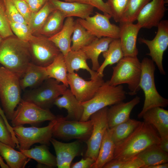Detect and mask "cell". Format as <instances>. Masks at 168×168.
<instances>
[{
  "instance_id": "cell-1",
  "label": "cell",
  "mask_w": 168,
  "mask_h": 168,
  "mask_svg": "<svg viewBox=\"0 0 168 168\" xmlns=\"http://www.w3.org/2000/svg\"><path fill=\"white\" fill-rule=\"evenodd\" d=\"M160 140V136L155 128L142 122L128 137L115 145L114 159L127 160L148 147L158 144Z\"/></svg>"
},
{
  "instance_id": "cell-2",
  "label": "cell",
  "mask_w": 168,
  "mask_h": 168,
  "mask_svg": "<svg viewBox=\"0 0 168 168\" xmlns=\"http://www.w3.org/2000/svg\"><path fill=\"white\" fill-rule=\"evenodd\" d=\"M31 62L28 42L14 35L4 39L0 44V63L20 78Z\"/></svg>"
},
{
  "instance_id": "cell-3",
  "label": "cell",
  "mask_w": 168,
  "mask_h": 168,
  "mask_svg": "<svg viewBox=\"0 0 168 168\" xmlns=\"http://www.w3.org/2000/svg\"><path fill=\"white\" fill-rule=\"evenodd\" d=\"M112 68L109 84L114 86L126 84L129 94H136L141 89L139 83L142 73L141 63L137 57H124Z\"/></svg>"
},
{
  "instance_id": "cell-4",
  "label": "cell",
  "mask_w": 168,
  "mask_h": 168,
  "mask_svg": "<svg viewBox=\"0 0 168 168\" xmlns=\"http://www.w3.org/2000/svg\"><path fill=\"white\" fill-rule=\"evenodd\" d=\"M20 77L3 66H0V99L7 119L11 120L21 102Z\"/></svg>"
},
{
  "instance_id": "cell-5",
  "label": "cell",
  "mask_w": 168,
  "mask_h": 168,
  "mask_svg": "<svg viewBox=\"0 0 168 168\" xmlns=\"http://www.w3.org/2000/svg\"><path fill=\"white\" fill-rule=\"evenodd\" d=\"M126 95L122 85L114 86L110 85L108 81L104 82L92 98L82 103L84 112L80 121H87L92 114L100 109L123 101Z\"/></svg>"
},
{
  "instance_id": "cell-6",
  "label": "cell",
  "mask_w": 168,
  "mask_h": 168,
  "mask_svg": "<svg viewBox=\"0 0 168 168\" xmlns=\"http://www.w3.org/2000/svg\"><path fill=\"white\" fill-rule=\"evenodd\" d=\"M142 73L139 86L144 92L145 100L143 108L138 115L142 118L148 110L156 107H164L168 105V100L162 96L156 87L154 73L155 66L153 61L148 58H144L141 62Z\"/></svg>"
},
{
  "instance_id": "cell-7",
  "label": "cell",
  "mask_w": 168,
  "mask_h": 168,
  "mask_svg": "<svg viewBox=\"0 0 168 168\" xmlns=\"http://www.w3.org/2000/svg\"><path fill=\"white\" fill-rule=\"evenodd\" d=\"M52 78H48L39 86L28 91L22 99L32 103L44 109H49L56 99L62 95L68 87Z\"/></svg>"
},
{
  "instance_id": "cell-8",
  "label": "cell",
  "mask_w": 168,
  "mask_h": 168,
  "mask_svg": "<svg viewBox=\"0 0 168 168\" xmlns=\"http://www.w3.org/2000/svg\"><path fill=\"white\" fill-rule=\"evenodd\" d=\"M58 119L50 121L43 127H25L23 125L13 127V129L19 145V149H28L33 144L39 143L49 146L53 137L54 127Z\"/></svg>"
},
{
  "instance_id": "cell-9",
  "label": "cell",
  "mask_w": 168,
  "mask_h": 168,
  "mask_svg": "<svg viewBox=\"0 0 168 168\" xmlns=\"http://www.w3.org/2000/svg\"><path fill=\"white\" fill-rule=\"evenodd\" d=\"M58 118L53 137L64 140L74 139L85 142L90 137L93 127L91 119L86 121L69 120L60 115L58 116Z\"/></svg>"
},
{
  "instance_id": "cell-10",
  "label": "cell",
  "mask_w": 168,
  "mask_h": 168,
  "mask_svg": "<svg viewBox=\"0 0 168 168\" xmlns=\"http://www.w3.org/2000/svg\"><path fill=\"white\" fill-rule=\"evenodd\" d=\"M49 109H44L35 104L21 100L11 120L12 127L25 124H35L56 119Z\"/></svg>"
},
{
  "instance_id": "cell-11",
  "label": "cell",
  "mask_w": 168,
  "mask_h": 168,
  "mask_svg": "<svg viewBox=\"0 0 168 168\" xmlns=\"http://www.w3.org/2000/svg\"><path fill=\"white\" fill-rule=\"evenodd\" d=\"M111 17L109 14H102L96 12L93 16H89L85 19L79 18L76 20L96 38H119L120 27L110 23V19Z\"/></svg>"
},
{
  "instance_id": "cell-12",
  "label": "cell",
  "mask_w": 168,
  "mask_h": 168,
  "mask_svg": "<svg viewBox=\"0 0 168 168\" xmlns=\"http://www.w3.org/2000/svg\"><path fill=\"white\" fill-rule=\"evenodd\" d=\"M28 42L31 62L40 66L47 67L61 53L49 38L42 35H36Z\"/></svg>"
},
{
  "instance_id": "cell-13",
  "label": "cell",
  "mask_w": 168,
  "mask_h": 168,
  "mask_svg": "<svg viewBox=\"0 0 168 168\" xmlns=\"http://www.w3.org/2000/svg\"><path fill=\"white\" fill-rule=\"evenodd\" d=\"M157 27V32L152 40L140 38L138 40L147 46L149 53L147 54L155 63L160 73L164 75L166 72L163 67L162 60L164 53L168 46V20L161 21Z\"/></svg>"
},
{
  "instance_id": "cell-14",
  "label": "cell",
  "mask_w": 168,
  "mask_h": 168,
  "mask_svg": "<svg viewBox=\"0 0 168 168\" xmlns=\"http://www.w3.org/2000/svg\"><path fill=\"white\" fill-rule=\"evenodd\" d=\"M107 107L92 114L90 119L93 122L91 135L86 142L87 146L85 157L96 160L104 134L108 128L107 118Z\"/></svg>"
},
{
  "instance_id": "cell-15",
  "label": "cell",
  "mask_w": 168,
  "mask_h": 168,
  "mask_svg": "<svg viewBox=\"0 0 168 168\" xmlns=\"http://www.w3.org/2000/svg\"><path fill=\"white\" fill-rule=\"evenodd\" d=\"M67 81L72 92L81 103L92 98L105 82L101 77L96 80L86 81L75 72L68 73Z\"/></svg>"
},
{
  "instance_id": "cell-16",
  "label": "cell",
  "mask_w": 168,
  "mask_h": 168,
  "mask_svg": "<svg viewBox=\"0 0 168 168\" xmlns=\"http://www.w3.org/2000/svg\"><path fill=\"white\" fill-rule=\"evenodd\" d=\"M166 0H151L139 13L136 19L141 28L157 27L164 16Z\"/></svg>"
},
{
  "instance_id": "cell-17",
  "label": "cell",
  "mask_w": 168,
  "mask_h": 168,
  "mask_svg": "<svg viewBox=\"0 0 168 168\" xmlns=\"http://www.w3.org/2000/svg\"><path fill=\"white\" fill-rule=\"evenodd\" d=\"M80 142L77 140L70 143H63L52 138L50 143L55 152L58 168H70L74 158L80 154L81 147Z\"/></svg>"
},
{
  "instance_id": "cell-18",
  "label": "cell",
  "mask_w": 168,
  "mask_h": 168,
  "mask_svg": "<svg viewBox=\"0 0 168 168\" xmlns=\"http://www.w3.org/2000/svg\"><path fill=\"white\" fill-rule=\"evenodd\" d=\"M119 39L124 57H137L138 51L136 43L141 28L137 23L120 22Z\"/></svg>"
},
{
  "instance_id": "cell-19",
  "label": "cell",
  "mask_w": 168,
  "mask_h": 168,
  "mask_svg": "<svg viewBox=\"0 0 168 168\" xmlns=\"http://www.w3.org/2000/svg\"><path fill=\"white\" fill-rule=\"evenodd\" d=\"M140 101V97L136 96L130 101L126 102L122 101L108 108L107 118L108 128H112L128 120L130 118L132 110Z\"/></svg>"
},
{
  "instance_id": "cell-20",
  "label": "cell",
  "mask_w": 168,
  "mask_h": 168,
  "mask_svg": "<svg viewBox=\"0 0 168 168\" xmlns=\"http://www.w3.org/2000/svg\"><path fill=\"white\" fill-rule=\"evenodd\" d=\"M61 97L55 100L54 105L59 109L64 108L68 112L65 119L69 120L80 121L84 112L82 103L68 89Z\"/></svg>"
},
{
  "instance_id": "cell-21",
  "label": "cell",
  "mask_w": 168,
  "mask_h": 168,
  "mask_svg": "<svg viewBox=\"0 0 168 168\" xmlns=\"http://www.w3.org/2000/svg\"><path fill=\"white\" fill-rule=\"evenodd\" d=\"M56 9L62 12L66 18L77 17L85 19L93 13L94 7L77 2H63L59 0H49Z\"/></svg>"
},
{
  "instance_id": "cell-22",
  "label": "cell",
  "mask_w": 168,
  "mask_h": 168,
  "mask_svg": "<svg viewBox=\"0 0 168 168\" xmlns=\"http://www.w3.org/2000/svg\"><path fill=\"white\" fill-rule=\"evenodd\" d=\"M142 118L144 122L153 126L161 138L168 137V110L156 107L147 110Z\"/></svg>"
},
{
  "instance_id": "cell-23",
  "label": "cell",
  "mask_w": 168,
  "mask_h": 168,
  "mask_svg": "<svg viewBox=\"0 0 168 168\" xmlns=\"http://www.w3.org/2000/svg\"><path fill=\"white\" fill-rule=\"evenodd\" d=\"M75 22L73 17L66 18L61 30L49 38L59 49L64 56L71 51V38Z\"/></svg>"
},
{
  "instance_id": "cell-24",
  "label": "cell",
  "mask_w": 168,
  "mask_h": 168,
  "mask_svg": "<svg viewBox=\"0 0 168 168\" xmlns=\"http://www.w3.org/2000/svg\"><path fill=\"white\" fill-rule=\"evenodd\" d=\"M48 78L45 67L38 66L31 62L20 78L21 89L36 87Z\"/></svg>"
},
{
  "instance_id": "cell-25",
  "label": "cell",
  "mask_w": 168,
  "mask_h": 168,
  "mask_svg": "<svg viewBox=\"0 0 168 168\" xmlns=\"http://www.w3.org/2000/svg\"><path fill=\"white\" fill-rule=\"evenodd\" d=\"M68 73L78 72L82 69L87 71L91 75V80L97 79L100 77L96 71H93L88 66V59L82 49L77 51H70L64 56Z\"/></svg>"
},
{
  "instance_id": "cell-26",
  "label": "cell",
  "mask_w": 168,
  "mask_h": 168,
  "mask_svg": "<svg viewBox=\"0 0 168 168\" xmlns=\"http://www.w3.org/2000/svg\"><path fill=\"white\" fill-rule=\"evenodd\" d=\"M114 39L110 37L95 38L89 44L81 49L85 54L87 59H91L92 63V69L97 72L100 65L98 61L100 55L106 51L110 43Z\"/></svg>"
},
{
  "instance_id": "cell-27",
  "label": "cell",
  "mask_w": 168,
  "mask_h": 168,
  "mask_svg": "<svg viewBox=\"0 0 168 168\" xmlns=\"http://www.w3.org/2000/svg\"><path fill=\"white\" fill-rule=\"evenodd\" d=\"M115 147L111 130L108 128L104 135L97 158L91 168H103L105 164L114 159Z\"/></svg>"
},
{
  "instance_id": "cell-28",
  "label": "cell",
  "mask_w": 168,
  "mask_h": 168,
  "mask_svg": "<svg viewBox=\"0 0 168 168\" xmlns=\"http://www.w3.org/2000/svg\"><path fill=\"white\" fill-rule=\"evenodd\" d=\"M19 150L27 158L35 160L38 164L44 165L48 168L57 167L56 157L50 152L46 145L35 146L30 149Z\"/></svg>"
},
{
  "instance_id": "cell-29",
  "label": "cell",
  "mask_w": 168,
  "mask_h": 168,
  "mask_svg": "<svg viewBox=\"0 0 168 168\" xmlns=\"http://www.w3.org/2000/svg\"><path fill=\"white\" fill-rule=\"evenodd\" d=\"M0 155L10 168H23L30 160L21 151L0 142Z\"/></svg>"
},
{
  "instance_id": "cell-30",
  "label": "cell",
  "mask_w": 168,
  "mask_h": 168,
  "mask_svg": "<svg viewBox=\"0 0 168 168\" xmlns=\"http://www.w3.org/2000/svg\"><path fill=\"white\" fill-rule=\"evenodd\" d=\"M66 17L61 11L55 9L49 16L44 24L35 36L42 35L49 38L62 29Z\"/></svg>"
},
{
  "instance_id": "cell-31",
  "label": "cell",
  "mask_w": 168,
  "mask_h": 168,
  "mask_svg": "<svg viewBox=\"0 0 168 168\" xmlns=\"http://www.w3.org/2000/svg\"><path fill=\"white\" fill-rule=\"evenodd\" d=\"M102 53L105 60L97 71L98 76L101 77H103L104 70L107 66L117 63L124 57L119 39H113L107 49Z\"/></svg>"
},
{
  "instance_id": "cell-32",
  "label": "cell",
  "mask_w": 168,
  "mask_h": 168,
  "mask_svg": "<svg viewBox=\"0 0 168 168\" xmlns=\"http://www.w3.org/2000/svg\"><path fill=\"white\" fill-rule=\"evenodd\" d=\"M136 156L144 162V166L143 168L168 161V153L161 149L157 144L148 147Z\"/></svg>"
},
{
  "instance_id": "cell-33",
  "label": "cell",
  "mask_w": 168,
  "mask_h": 168,
  "mask_svg": "<svg viewBox=\"0 0 168 168\" xmlns=\"http://www.w3.org/2000/svg\"><path fill=\"white\" fill-rule=\"evenodd\" d=\"M45 69L48 78L54 79L67 87H68V71L64 56L61 53L50 65L45 67Z\"/></svg>"
},
{
  "instance_id": "cell-34",
  "label": "cell",
  "mask_w": 168,
  "mask_h": 168,
  "mask_svg": "<svg viewBox=\"0 0 168 168\" xmlns=\"http://www.w3.org/2000/svg\"><path fill=\"white\" fill-rule=\"evenodd\" d=\"M96 37L87 30L77 21H75L74 30L72 36V45L71 50L81 49L90 44Z\"/></svg>"
},
{
  "instance_id": "cell-35",
  "label": "cell",
  "mask_w": 168,
  "mask_h": 168,
  "mask_svg": "<svg viewBox=\"0 0 168 168\" xmlns=\"http://www.w3.org/2000/svg\"><path fill=\"white\" fill-rule=\"evenodd\" d=\"M141 122L129 118L126 121L111 128L112 138L115 145L128 137Z\"/></svg>"
},
{
  "instance_id": "cell-36",
  "label": "cell",
  "mask_w": 168,
  "mask_h": 168,
  "mask_svg": "<svg viewBox=\"0 0 168 168\" xmlns=\"http://www.w3.org/2000/svg\"><path fill=\"white\" fill-rule=\"evenodd\" d=\"M55 9L49 1L40 10L32 14L28 25L34 35L42 28L49 14Z\"/></svg>"
},
{
  "instance_id": "cell-37",
  "label": "cell",
  "mask_w": 168,
  "mask_h": 168,
  "mask_svg": "<svg viewBox=\"0 0 168 168\" xmlns=\"http://www.w3.org/2000/svg\"><path fill=\"white\" fill-rule=\"evenodd\" d=\"M151 0H129L120 22L133 23L143 7Z\"/></svg>"
},
{
  "instance_id": "cell-38",
  "label": "cell",
  "mask_w": 168,
  "mask_h": 168,
  "mask_svg": "<svg viewBox=\"0 0 168 168\" xmlns=\"http://www.w3.org/2000/svg\"><path fill=\"white\" fill-rule=\"evenodd\" d=\"M129 0H107L106 2L111 13V17L116 22H120L127 7Z\"/></svg>"
},
{
  "instance_id": "cell-39",
  "label": "cell",
  "mask_w": 168,
  "mask_h": 168,
  "mask_svg": "<svg viewBox=\"0 0 168 168\" xmlns=\"http://www.w3.org/2000/svg\"><path fill=\"white\" fill-rule=\"evenodd\" d=\"M9 23L13 34L20 39L29 42L35 38L36 36L32 34L27 24L12 22Z\"/></svg>"
},
{
  "instance_id": "cell-40",
  "label": "cell",
  "mask_w": 168,
  "mask_h": 168,
  "mask_svg": "<svg viewBox=\"0 0 168 168\" xmlns=\"http://www.w3.org/2000/svg\"><path fill=\"white\" fill-rule=\"evenodd\" d=\"M14 35L6 13L4 0H0V35L4 39Z\"/></svg>"
},
{
  "instance_id": "cell-41",
  "label": "cell",
  "mask_w": 168,
  "mask_h": 168,
  "mask_svg": "<svg viewBox=\"0 0 168 168\" xmlns=\"http://www.w3.org/2000/svg\"><path fill=\"white\" fill-rule=\"evenodd\" d=\"M4 1L5 6L6 13L9 22L27 24L24 18L18 11L12 0H4Z\"/></svg>"
},
{
  "instance_id": "cell-42",
  "label": "cell",
  "mask_w": 168,
  "mask_h": 168,
  "mask_svg": "<svg viewBox=\"0 0 168 168\" xmlns=\"http://www.w3.org/2000/svg\"><path fill=\"white\" fill-rule=\"evenodd\" d=\"M0 142L9 145L13 148L16 147V144L6 124L0 115Z\"/></svg>"
},
{
  "instance_id": "cell-43",
  "label": "cell",
  "mask_w": 168,
  "mask_h": 168,
  "mask_svg": "<svg viewBox=\"0 0 168 168\" xmlns=\"http://www.w3.org/2000/svg\"><path fill=\"white\" fill-rule=\"evenodd\" d=\"M12 0L28 25L33 14L28 4L24 0Z\"/></svg>"
},
{
  "instance_id": "cell-44",
  "label": "cell",
  "mask_w": 168,
  "mask_h": 168,
  "mask_svg": "<svg viewBox=\"0 0 168 168\" xmlns=\"http://www.w3.org/2000/svg\"><path fill=\"white\" fill-rule=\"evenodd\" d=\"M68 2H77L87 4L96 8L104 14H108L111 16L109 6L103 0H68Z\"/></svg>"
},
{
  "instance_id": "cell-45",
  "label": "cell",
  "mask_w": 168,
  "mask_h": 168,
  "mask_svg": "<svg viewBox=\"0 0 168 168\" xmlns=\"http://www.w3.org/2000/svg\"><path fill=\"white\" fill-rule=\"evenodd\" d=\"M144 166V162L137 156L123 161L122 168H143Z\"/></svg>"
},
{
  "instance_id": "cell-46",
  "label": "cell",
  "mask_w": 168,
  "mask_h": 168,
  "mask_svg": "<svg viewBox=\"0 0 168 168\" xmlns=\"http://www.w3.org/2000/svg\"><path fill=\"white\" fill-rule=\"evenodd\" d=\"M95 160L90 157H86L85 158H82L79 161L71 163V168H91Z\"/></svg>"
},
{
  "instance_id": "cell-47",
  "label": "cell",
  "mask_w": 168,
  "mask_h": 168,
  "mask_svg": "<svg viewBox=\"0 0 168 168\" xmlns=\"http://www.w3.org/2000/svg\"><path fill=\"white\" fill-rule=\"evenodd\" d=\"M33 14L40 10L49 0H24Z\"/></svg>"
},
{
  "instance_id": "cell-48",
  "label": "cell",
  "mask_w": 168,
  "mask_h": 168,
  "mask_svg": "<svg viewBox=\"0 0 168 168\" xmlns=\"http://www.w3.org/2000/svg\"><path fill=\"white\" fill-rule=\"evenodd\" d=\"M123 161L113 159L105 164L103 168H122Z\"/></svg>"
},
{
  "instance_id": "cell-49",
  "label": "cell",
  "mask_w": 168,
  "mask_h": 168,
  "mask_svg": "<svg viewBox=\"0 0 168 168\" xmlns=\"http://www.w3.org/2000/svg\"><path fill=\"white\" fill-rule=\"evenodd\" d=\"M158 145L161 149L168 152V137L161 138L160 142Z\"/></svg>"
},
{
  "instance_id": "cell-50",
  "label": "cell",
  "mask_w": 168,
  "mask_h": 168,
  "mask_svg": "<svg viewBox=\"0 0 168 168\" xmlns=\"http://www.w3.org/2000/svg\"><path fill=\"white\" fill-rule=\"evenodd\" d=\"M0 115L2 117L7 127V128L9 131L11 133V134L13 135L14 133L13 130V127H12L8 123L7 119L6 118L4 113L0 107Z\"/></svg>"
},
{
  "instance_id": "cell-51",
  "label": "cell",
  "mask_w": 168,
  "mask_h": 168,
  "mask_svg": "<svg viewBox=\"0 0 168 168\" xmlns=\"http://www.w3.org/2000/svg\"><path fill=\"white\" fill-rule=\"evenodd\" d=\"M168 164L167 163L158 164L157 165L151 166L147 168H168Z\"/></svg>"
},
{
  "instance_id": "cell-52",
  "label": "cell",
  "mask_w": 168,
  "mask_h": 168,
  "mask_svg": "<svg viewBox=\"0 0 168 168\" xmlns=\"http://www.w3.org/2000/svg\"><path fill=\"white\" fill-rule=\"evenodd\" d=\"M0 166L2 168H9L8 166L4 162L3 158L0 155Z\"/></svg>"
},
{
  "instance_id": "cell-53",
  "label": "cell",
  "mask_w": 168,
  "mask_h": 168,
  "mask_svg": "<svg viewBox=\"0 0 168 168\" xmlns=\"http://www.w3.org/2000/svg\"><path fill=\"white\" fill-rule=\"evenodd\" d=\"M3 39L2 37L0 35V44L2 42Z\"/></svg>"
},
{
  "instance_id": "cell-54",
  "label": "cell",
  "mask_w": 168,
  "mask_h": 168,
  "mask_svg": "<svg viewBox=\"0 0 168 168\" xmlns=\"http://www.w3.org/2000/svg\"><path fill=\"white\" fill-rule=\"evenodd\" d=\"M65 2H68V0H64Z\"/></svg>"
}]
</instances>
